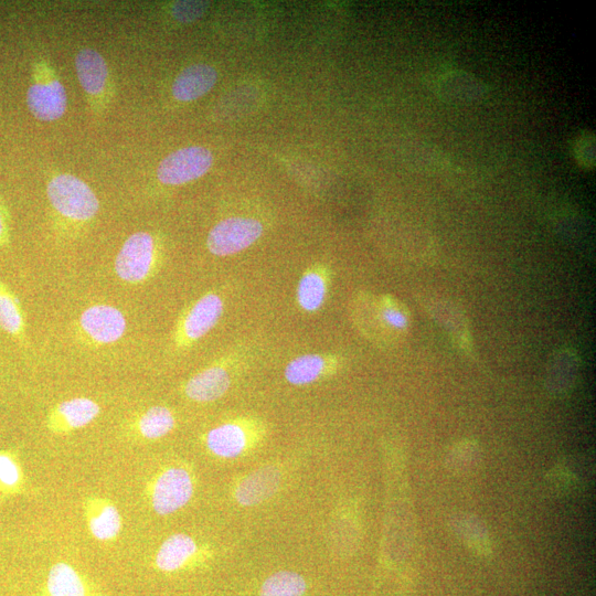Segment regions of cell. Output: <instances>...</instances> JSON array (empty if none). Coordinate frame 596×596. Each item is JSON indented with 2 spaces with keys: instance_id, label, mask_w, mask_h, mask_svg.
Wrapping results in <instances>:
<instances>
[{
  "instance_id": "7402d4cb",
  "label": "cell",
  "mask_w": 596,
  "mask_h": 596,
  "mask_svg": "<svg viewBox=\"0 0 596 596\" xmlns=\"http://www.w3.org/2000/svg\"><path fill=\"white\" fill-rule=\"evenodd\" d=\"M324 359L319 354H304L291 360L286 369V380L294 385L316 381L324 370Z\"/></svg>"
},
{
  "instance_id": "484cf974",
  "label": "cell",
  "mask_w": 596,
  "mask_h": 596,
  "mask_svg": "<svg viewBox=\"0 0 596 596\" xmlns=\"http://www.w3.org/2000/svg\"><path fill=\"white\" fill-rule=\"evenodd\" d=\"M381 318L386 326L396 331H405L409 323L406 310L392 302L383 305Z\"/></svg>"
},
{
  "instance_id": "8992f818",
  "label": "cell",
  "mask_w": 596,
  "mask_h": 596,
  "mask_svg": "<svg viewBox=\"0 0 596 596\" xmlns=\"http://www.w3.org/2000/svg\"><path fill=\"white\" fill-rule=\"evenodd\" d=\"M263 233L259 221L233 216L216 223L207 234L206 246L216 256L238 253L255 243Z\"/></svg>"
},
{
  "instance_id": "44dd1931",
  "label": "cell",
  "mask_w": 596,
  "mask_h": 596,
  "mask_svg": "<svg viewBox=\"0 0 596 596\" xmlns=\"http://www.w3.org/2000/svg\"><path fill=\"white\" fill-rule=\"evenodd\" d=\"M439 89L450 100H475L483 93L478 79L461 72L448 73L440 79Z\"/></svg>"
},
{
  "instance_id": "52a82bcc",
  "label": "cell",
  "mask_w": 596,
  "mask_h": 596,
  "mask_svg": "<svg viewBox=\"0 0 596 596\" xmlns=\"http://www.w3.org/2000/svg\"><path fill=\"white\" fill-rule=\"evenodd\" d=\"M78 329L91 343L107 345L121 339L127 329V320L117 307L94 304L82 311Z\"/></svg>"
},
{
  "instance_id": "ba28073f",
  "label": "cell",
  "mask_w": 596,
  "mask_h": 596,
  "mask_svg": "<svg viewBox=\"0 0 596 596\" xmlns=\"http://www.w3.org/2000/svg\"><path fill=\"white\" fill-rule=\"evenodd\" d=\"M222 312L223 301L219 295L209 292L199 298L178 324L177 343L184 347L204 337L216 324Z\"/></svg>"
},
{
  "instance_id": "7a4b0ae2",
  "label": "cell",
  "mask_w": 596,
  "mask_h": 596,
  "mask_svg": "<svg viewBox=\"0 0 596 596\" xmlns=\"http://www.w3.org/2000/svg\"><path fill=\"white\" fill-rule=\"evenodd\" d=\"M158 251L155 237L145 231L129 235L118 251L114 270L116 276L129 285L147 281L156 270Z\"/></svg>"
},
{
  "instance_id": "30bf717a",
  "label": "cell",
  "mask_w": 596,
  "mask_h": 596,
  "mask_svg": "<svg viewBox=\"0 0 596 596\" xmlns=\"http://www.w3.org/2000/svg\"><path fill=\"white\" fill-rule=\"evenodd\" d=\"M84 519L89 534L96 541H115L123 531V517L108 498L88 494L82 502Z\"/></svg>"
},
{
  "instance_id": "d6986e66",
  "label": "cell",
  "mask_w": 596,
  "mask_h": 596,
  "mask_svg": "<svg viewBox=\"0 0 596 596\" xmlns=\"http://www.w3.org/2000/svg\"><path fill=\"white\" fill-rule=\"evenodd\" d=\"M206 447L215 456L234 458L245 446L244 430L236 424L226 423L212 428L205 437Z\"/></svg>"
},
{
  "instance_id": "d4e9b609",
  "label": "cell",
  "mask_w": 596,
  "mask_h": 596,
  "mask_svg": "<svg viewBox=\"0 0 596 596\" xmlns=\"http://www.w3.org/2000/svg\"><path fill=\"white\" fill-rule=\"evenodd\" d=\"M207 8L203 1H177L171 7L172 15L180 22L189 23L199 19Z\"/></svg>"
},
{
  "instance_id": "83f0119b",
  "label": "cell",
  "mask_w": 596,
  "mask_h": 596,
  "mask_svg": "<svg viewBox=\"0 0 596 596\" xmlns=\"http://www.w3.org/2000/svg\"><path fill=\"white\" fill-rule=\"evenodd\" d=\"M10 244V215L8 209L0 198V247L4 248Z\"/></svg>"
},
{
  "instance_id": "ac0fdd59",
  "label": "cell",
  "mask_w": 596,
  "mask_h": 596,
  "mask_svg": "<svg viewBox=\"0 0 596 596\" xmlns=\"http://www.w3.org/2000/svg\"><path fill=\"white\" fill-rule=\"evenodd\" d=\"M0 329L20 344L26 343V324L22 305L17 295L1 279Z\"/></svg>"
},
{
  "instance_id": "5b68a950",
  "label": "cell",
  "mask_w": 596,
  "mask_h": 596,
  "mask_svg": "<svg viewBox=\"0 0 596 596\" xmlns=\"http://www.w3.org/2000/svg\"><path fill=\"white\" fill-rule=\"evenodd\" d=\"M212 163V152L202 146L180 148L160 161L157 178L167 185L184 184L204 175Z\"/></svg>"
},
{
  "instance_id": "ffe728a7",
  "label": "cell",
  "mask_w": 596,
  "mask_h": 596,
  "mask_svg": "<svg viewBox=\"0 0 596 596\" xmlns=\"http://www.w3.org/2000/svg\"><path fill=\"white\" fill-rule=\"evenodd\" d=\"M26 479L14 450H0V499H9L23 494Z\"/></svg>"
},
{
  "instance_id": "9a60e30c",
  "label": "cell",
  "mask_w": 596,
  "mask_h": 596,
  "mask_svg": "<svg viewBox=\"0 0 596 596\" xmlns=\"http://www.w3.org/2000/svg\"><path fill=\"white\" fill-rule=\"evenodd\" d=\"M75 70L82 88L91 96H99L107 83L108 66L103 55L94 49L84 47L76 54Z\"/></svg>"
},
{
  "instance_id": "8fae6325",
  "label": "cell",
  "mask_w": 596,
  "mask_h": 596,
  "mask_svg": "<svg viewBox=\"0 0 596 596\" xmlns=\"http://www.w3.org/2000/svg\"><path fill=\"white\" fill-rule=\"evenodd\" d=\"M36 596H104L99 587L70 563H54Z\"/></svg>"
},
{
  "instance_id": "3957f363",
  "label": "cell",
  "mask_w": 596,
  "mask_h": 596,
  "mask_svg": "<svg viewBox=\"0 0 596 596\" xmlns=\"http://www.w3.org/2000/svg\"><path fill=\"white\" fill-rule=\"evenodd\" d=\"M192 476L182 466H170L159 471L148 483L146 493L152 510L168 515L183 508L192 498Z\"/></svg>"
},
{
  "instance_id": "277c9868",
  "label": "cell",
  "mask_w": 596,
  "mask_h": 596,
  "mask_svg": "<svg viewBox=\"0 0 596 596\" xmlns=\"http://www.w3.org/2000/svg\"><path fill=\"white\" fill-rule=\"evenodd\" d=\"M26 105L30 113L42 121L57 120L65 114L66 91L45 62L34 67L33 82L26 91Z\"/></svg>"
},
{
  "instance_id": "4fadbf2b",
  "label": "cell",
  "mask_w": 596,
  "mask_h": 596,
  "mask_svg": "<svg viewBox=\"0 0 596 596\" xmlns=\"http://www.w3.org/2000/svg\"><path fill=\"white\" fill-rule=\"evenodd\" d=\"M198 553L199 546L192 536L175 533L161 543L155 555L153 566L160 572H175L193 561Z\"/></svg>"
},
{
  "instance_id": "2e32d148",
  "label": "cell",
  "mask_w": 596,
  "mask_h": 596,
  "mask_svg": "<svg viewBox=\"0 0 596 596\" xmlns=\"http://www.w3.org/2000/svg\"><path fill=\"white\" fill-rule=\"evenodd\" d=\"M230 375L219 365H213L193 375L183 387L184 394L195 402H212L221 397L230 386Z\"/></svg>"
},
{
  "instance_id": "6da1fadb",
  "label": "cell",
  "mask_w": 596,
  "mask_h": 596,
  "mask_svg": "<svg viewBox=\"0 0 596 596\" xmlns=\"http://www.w3.org/2000/svg\"><path fill=\"white\" fill-rule=\"evenodd\" d=\"M46 194L54 212L71 224L88 223L99 210V201L93 189L70 173L51 178L46 184Z\"/></svg>"
},
{
  "instance_id": "4316f807",
  "label": "cell",
  "mask_w": 596,
  "mask_h": 596,
  "mask_svg": "<svg viewBox=\"0 0 596 596\" xmlns=\"http://www.w3.org/2000/svg\"><path fill=\"white\" fill-rule=\"evenodd\" d=\"M595 139L588 135H582L575 142V155L577 161L586 167L592 168L595 161Z\"/></svg>"
},
{
  "instance_id": "603a6c76",
  "label": "cell",
  "mask_w": 596,
  "mask_h": 596,
  "mask_svg": "<svg viewBox=\"0 0 596 596\" xmlns=\"http://www.w3.org/2000/svg\"><path fill=\"white\" fill-rule=\"evenodd\" d=\"M306 582L295 572L281 571L269 576L262 585L260 596H302Z\"/></svg>"
},
{
  "instance_id": "7c38bea8",
  "label": "cell",
  "mask_w": 596,
  "mask_h": 596,
  "mask_svg": "<svg viewBox=\"0 0 596 596\" xmlns=\"http://www.w3.org/2000/svg\"><path fill=\"white\" fill-rule=\"evenodd\" d=\"M217 81L216 70L205 63L183 68L174 78L172 95L180 102H192L209 93Z\"/></svg>"
},
{
  "instance_id": "9c48e42d",
  "label": "cell",
  "mask_w": 596,
  "mask_h": 596,
  "mask_svg": "<svg viewBox=\"0 0 596 596\" xmlns=\"http://www.w3.org/2000/svg\"><path fill=\"white\" fill-rule=\"evenodd\" d=\"M100 414L99 404L85 396L55 404L47 413L45 425L54 435H67L94 422Z\"/></svg>"
},
{
  "instance_id": "5bb4252c",
  "label": "cell",
  "mask_w": 596,
  "mask_h": 596,
  "mask_svg": "<svg viewBox=\"0 0 596 596\" xmlns=\"http://www.w3.org/2000/svg\"><path fill=\"white\" fill-rule=\"evenodd\" d=\"M280 473L274 466L257 469L244 478L235 490V498L243 505H253L272 497L279 487Z\"/></svg>"
},
{
  "instance_id": "e0dca14e",
  "label": "cell",
  "mask_w": 596,
  "mask_h": 596,
  "mask_svg": "<svg viewBox=\"0 0 596 596\" xmlns=\"http://www.w3.org/2000/svg\"><path fill=\"white\" fill-rule=\"evenodd\" d=\"M174 426L175 418L171 409L157 405L138 414L130 423V432L137 438L155 440L169 434Z\"/></svg>"
},
{
  "instance_id": "cb8c5ba5",
  "label": "cell",
  "mask_w": 596,
  "mask_h": 596,
  "mask_svg": "<svg viewBox=\"0 0 596 596\" xmlns=\"http://www.w3.org/2000/svg\"><path fill=\"white\" fill-rule=\"evenodd\" d=\"M326 291V283L321 275L316 272L306 273L298 284V304L306 311H315L323 304Z\"/></svg>"
}]
</instances>
